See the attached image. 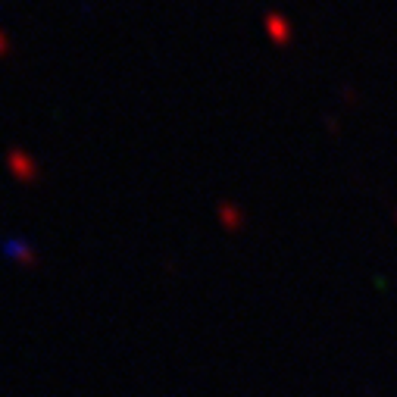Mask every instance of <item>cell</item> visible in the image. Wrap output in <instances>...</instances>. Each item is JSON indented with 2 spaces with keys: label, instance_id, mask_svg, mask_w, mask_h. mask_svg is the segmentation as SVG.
<instances>
[{
  "label": "cell",
  "instance_id": "1",
  "mask_svg": "<svg viewBox=\"0 0 397 397\" xmlns=\"http://www.w3.org/2000/svg\"><path fill=\"white\" fill-rule=\"evenodd\" d=\"M263 29H266V35L272 38L275 44H288L294 38V25H291V19L288 16H281V13H266L263 16Z\"/></svg>",
  "mask_w": 397,
  "mask_h": 397
},
{
  "label": "cell",
  "instance_id": "2",
  "mask_svg": "<svg viewBox=\"0 0 397 397\" xmlns=\"http://www.w3.org/2000/svg\"><path fill=\"white\" fill-rule=\"evenodd\" d=\"M4 50H6V35L0 32V53H4Z\"/></svg>",
  "mask_w": 397,
  "mask_h": 397
}]
</instances>
